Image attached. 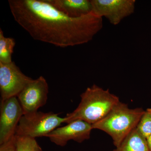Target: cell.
Wrapping results in <instances>:
<instances>
[{
  "instance_id": "obj_1",
  "label": "cell",
  "mask_w": 151,
  "mask_h": 151,
  "mask_svg": "<svg viewBox=\"0 0 151 151\" xmlns=\"http://www.w3.org/2000/svg\"><path fill=\"white\" fill-rule=\"evenodd\" d=\"M14 19L35 40L60 47L87 43L103 27L102 18L70 17L46 0H9Z\"/></svg>"
},
{
  "instance_id": "obj_2",
  "label": "cell",
  "mask_w": 151,
  "mask_h": 151,
  "mask_svg": "<svg viewBox=\"0 0 151 151\" xmlns=\"http://www.w3.org/2000/svg\"><path fill=\"white\" fill-rule=\"evenodd\" d=\"M80 97L81 102L77 108L64 117L65 123L81 120L93 125L104 118L120 101L109 89L96 84L87 88Z\"/></svg>"
},
{
  "instance_id": "obj_3",
  "label": "cell",
  "mask_w": 151,
  "mask_h": 151,
  "mask_svg": "<svg viewBox=\"0 0 151 151\" xmlns=\"http://www.w3.org/2000/svg\"><path fill=\"white\" fill-rule=\"evenodd\" d=\"M145 111L142 108L131 109L120 101L104 118L92 125V128L110 135L117 147L136 129Z\"/></svg>"
},
{
  "instance_id": "obj_4",
  "label": "cell",
  "mask_w": 151,
  "mask_h": 151,
  "mask_svg": "<svg viewBox=\"0 0 151 151\" xmlns=\"http://www.w3.org/2000/svg\"><path fill=\"white\" fill-rule=\"evenodd\" d=\"M59 115V113L53 112L38 111L24 114L17 127L15 136L35 139L46 137L63 123H65V118L60 117Z\"/></svg>"
},
{
  "instance_id": "obj_5",
  "label": "cell",
  "mask_w": 151,
  "mask_h": 151,
  "mask_svg": "<svg viewBox=\"0 0 151 151\" xmlns=\"http://www.w3.org/2000/svg\"><path fill=\"white\" fill-rule=\"evenodd\" d=\"M33 79L23 73L14 62L0 63L1 101L17 97Z\"/></svg>"
},
{
  "instance_id": "obj_6",
  "label": "cell",
  "mask_w": 151,
  "mask_h": 151,
  "mask_svg": "<svg viewBox=\"0 0 151 151\" xmlns=\"http://www.w3.org/2000/svg\"><path fill=\"white\" fill-rule=\"evenodd\" d=\"M92 13L108 19L111 24H119L135 11V0H91Z\"/></svg>"
},
{
  "instance_id": "obj_7",
  "label": "cell",
  "mask_w": 151,
  "mask_h": 151,
  "mask_svg": "<svg viewBox=\"0 0 151 151\" xmlns=\"http://www.w3.org/2000/svg\"><path fill=\"white\" fill-rule=\"evenodd\" d=\"M48 93V84L43 76L33 79L17 96L24 114L37 112L45 105Z\"/></svg>"
},
{
  "instance_id": "obj_8",
  "label": "cell",
  "mask_w": 151,
  "mask_h": 151,
  "mask_svg": "<svg viewBox=\"0 0 151 151\" xmlns=\"http://www.w3.org/2000/svg\"><path fill=\"white\" fill-rule=\"evenodd\" d=\"M0 108L1 145L15 136L17 127L24 112L17 97L1 101Z\"/></svg>"
},
{
  "instance_id": "obj_9",
  "label": "cell",
  "mask_w": 151,
  "mask_h": 151,
  "mask_svg": "<svg viewBox=\"0 0 151 151\" xmlns=\"http://www.w3.org/2000/svg\"><path fill=\"white\" fill-rule=\"evenodd\" d=\"M92 129L91 124L84 121L76 120L64 127H58L46 137L57 145L63 147L70 140L81 143L89 139Z\"/></svg>"
},
{
  "instance_id": "obj_10",
  "label": "cell",
  "mask_w": 151,
  "mask_h": 151,
  "mask_svg": "<svg viewBox=\"0 0 151 151\" xmlns=\"http://www.w3.org/2000/svg\"><path fill=\"white\" fill-rule=\"evenodd\" d=\"M58 10L68 16L78 18L92 13V4L89 0H46Z\"/></svg>"
},
{
  "instance_id": "obj_11",
  "label": "cell",
  "mask_w": 151,
  "mask_h": 151,
  "mask_svg": "<svg viewBox=\"0 0 151 151\" xmlns=\"http://www.w3.org/2000/svg\"><path fill=\"white\" fill-rule=\"evenodd\" d=\"M113 151H150L145 138L134 129Z\"/></svg>"
},
{
  "instance_id": "obj_12",
  "label": "cell",
  "mask_w": 151,
  "mask_h": 151,
  "mask_svg": "<svg viewBox=\"0 0 151 151\" xmlns=\"http://www.w3.org/2000/svg\"><path fill=\"white\" fill-rule=\"evenodd\" d=\"M15 45V40L5 37L2 30L0 29V63H9L12 62V55Z\"/></svg>"
},
{
  "instance_id": "obj_13",
  "label": "cell",
  "mask_w": 151,
  "mask_h": 151,
  "mask_svg": "<svg viewBox=\"0 0 151 151\" xmlns=\"http://www.w3.org/2000/svg\"><path fill=\"white\" fill-rule=\"evenodd\" d=\"M136 129L146 139L151 134V108L145 111Z\"/></svg>"
},
{
  "instance_id": "obj_14",
  "label": "cell",
  "mask_w": 151,
  "mask_h": 151,
  "mask_svg": "<svg viewBox=\"0 0 151 151\" xmlns=\"http://www.w3.org/2000/svg\"><path fill=\"white\" fill-rule=\"evenodd\" d=\"M17 151H40L41 148L35 139L15 136Z\"/></svg>"
},
{
  "instance_id": "obj_15",
  "label": "cell",
  "mask_w": 151,
  "mask_h": 151,
  "mask_svg": "<svg viewBox=\"0 0 151 151\" xmlns=\"http://www.w3.org/2000/svg\"><path fill=\"white\" fill-rule=\"evenodd\" d=\"M0 151H17L15 136L7 142L0 145Z\"/></svg>"
},
{
  "instance_id": "obj_16",
  "label": "cell",
  "mask_w": 151,
  "mask_h": 151,
  "mask_svg": "<svg viewBox=\"0 0 151 151\" xmlns=\"http://www.w3.org/2000/svg\"><path fill=\"white\" fill-rule=\"evenodd\" d=\"M149 149V151H151V134L146 139Z\"/></svg>"
},
{
  "instance_id": "obj_17",
  "label": "cell",
  "mask_w": 151,
  "mask_h": 151,
  "mask_svg": "<svg viewBox=\"0 0 151 151\" xmlns=\"http://www.w3.org/2000/svg\"><path fill=\"white\" fill-rule=\"evenodd\" d=\"M40 151H42V149H41V150H40Z\"/></svg>"
}]
</instances>
